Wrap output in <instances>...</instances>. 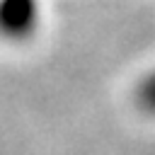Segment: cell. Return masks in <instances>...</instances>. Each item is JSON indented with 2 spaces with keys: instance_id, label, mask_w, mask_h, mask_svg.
Returning <instances> with one entry per match:
<instances>
[{
  "instance_id": "cell-1",
  "label": "cell",
  "mask_w": 155,
  "mask_h": 155,
  "mask_svg": "<svg viewBox=\"0 0 155 155\" xmlns=\"http://www.w3.org/2000/svg\"><path fill=\"white\" fill-rule=\"evenodd\" d=\"M36 24V0H0V29L10 36H24Z\"/></svg>"
},
{
  "instance_id": "cell-2",
  "label": "cell",
  "mask_w": 155,
  "mask_h": 155,
  "mask_svg": "<svg viewBox=\"0 0 155 155\" xmlns=\"http://www.w3.org/2000/svg\"><path fill=\"white\" fill-rule=\"evenodd\" d=\"M140 102H143L145 109L155 111V75H150L143 82V87H140Z\"/></svg>"
}]
</instances>
